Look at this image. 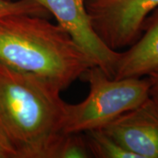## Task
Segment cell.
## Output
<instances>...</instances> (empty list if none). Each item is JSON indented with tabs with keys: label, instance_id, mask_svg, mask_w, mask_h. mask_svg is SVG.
Returning a JSON list of instances; mask_svg holds the SVG:
<instances>
[{
	"label": "cell",
	"instance_id": "7",
	"mask_svg": "<svg viewBox=\"0 0 158 158\" xmlns=\"http://www.w3.org/2000/svg\"><path fill=\"white\" fill-rule=\"evenodd\" d=\"M158 69V7L146 19L141 35L121 51L113 78L142 77Z\"/></svg>",
	"mask_w": 158,
	"mask_h": 158
},
{
	"label": "cell",
	"instance_id": "1",
	"mask_svg": "<svg viewBox=\"0 0 158 158\" xmlns=\"http://www.w3.org/2000/svg\"><path fill=\"white\" fill-rule=\"evenodd\" d=\"M51 82L0 63V132L18 158H56L66 102Z\"/></svg>",
	"mask_w": 158,
	"mask_h": 158
},
{
	"label": "cell",
	"instance_id": "5",
	"mask_svg": "<svg viewBox=\"0 0 158 158\" xmlns=\"http://www.w3.org/2000/svg\"><path fill=\"white\" fill-rule=\"evenodd\" d=\"M56 19L97 66L113 78L121 51L109 48L93 28L85 0H34Z\"/></svg>",
	"mask_w": 158,
	"mask_h": 158
},
{
	"label": "cell",
	"instance_id": "11",
	"mask_svg": "<svg viewBox=\"0 0 158 158\" xmlns=\"http://www.w3.org/2000/svg\"><path fill=\"white\" fill-rule=\"evenodd\" d=\"M0 158H18L17 153L12 148L6 137L0 132Z\"/></svg>",
	"mask_w": 158,
	"mask_h": 158
},
{
	"label": "cell",
	"instance_id": "9",
	"mask_svg": "<svg viewBox=\"0 0 158 158\" xmlns=\"http://www.w3.org/2000/svg\"><path fill=\"white\" fill-rule=\"evenodd\" d=\"M92 157L84 133L66 134L59 146L56 158Z\"/></svg>",
	"mask_w": 158,
	"mask_h": 158
},
{
	"label": "cell",
	"instance_id": "6",
	"mask_svg": "<svg viewBox=\"0 0 158 158\" xmlns=\"http://www.w3.org/2000/svg\"><path fill=\"white\" fill-rule=\"evenodd\" d=\"M102 129L137 158H158V100L149 96Z\"/></svg>",
	"mask_w": 158,
	"mask_h": 158
},
{
	"label": "cell",
	"instance_id": "2",
	"mask_svg": "<svg viewBox=\"0 0 158 158\" xmlns=\"http://www.w3.org/2000/svg\"><path fill=\"white\" fill-rule=\"evenodd\" d=\"M0 63L62 90L96 65L61 26L28 13L0 18Z\"/></svg>",
	"mask_w": 158,
	"mask_h": 158
},
{
	"label": "cell",
	"instance_id": "4",
	"mask_svg": "<svg viewBox=\"0 0 158 158\" xmlns=\"http://www.w3.org/2000/svg\"><path fill=\"white\" fill-rule=\"evenodd\" d=\"M93 28L113 50L135 43L158 0H85Z\"/></svg>",
	"mask_w": 158,
	"mask_h": 158
},
{
	"label": "cell",
	"instance_id": "8",
	"mask_svg": "<svg viewBox=\"0 0 158 158\" xmlns=\"http://www.w3.org/2000/svg\"><path fill=\"white\" fill-rule=\"evenodd\" d=\"M92 157L97 158H137L118 141L107 135L102 128L84 133Z\"/></svg>",
	"mask_w": 158,
	"mask_h": 158
},
{
	"label": "cell",
	"instance_id": "10",
	"mask_svg": "<svg viewBox=\"0 0 158 158\" xmlns=\"http://www.w3.org/2000/svg\"><path fill=\"white\" fill-rule=\"evenodd\" d=\"M18 13L48 17V11L34 0H0V18Z\"/></svg>",
	"mask_w": 158,
	"mask_h": 158
},
{
	"label": "cell",
	"instance_id": "3",
	"mask_svg": "<svg viewBox=\"0 0 158 158\" xmlns=\"http://www.w3.org/2000/svg\"><path fill=\"white\" fill-rule=\"evenodd\" d=\"M82 77L89 84L90 91L80 103H66L62 121L64 134L103 128L150 96L148 77L112 78L101 68L93 65Z\"/></svg>",
	"mask_w": 158,
	"mask_h": 158
},
{
	"label": "cell",
	"instance_id": "12",
	"mask_svg": "<svg viewBox=\"0 0 158 158\" xmlns=\"http://www.w3.org/2000/svg\"><path fill=\"white\" fill-rule=\"evenodd\" d=\"M148 78L150 80V96L154 97L158 100V69L156 70L153 71L149 75H148Z\"/></svg>",
	"mask_w": 158,
	"mask_h": 158
}]
</instances>
